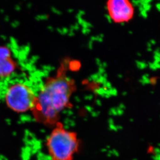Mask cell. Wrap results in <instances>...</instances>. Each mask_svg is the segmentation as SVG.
Listing matches in <instances>:
<instances>
[{
  "label": "cell",
  "instance_id": "1",
  "mask_svg": "<svg viewBox=\"0 0 160 160\" xmlns=\"http://www.w3.org/2000/svg\"><path fill=\"white\" fill-rule=\"evenodd\" d=\"M76 90L74 81L67 76L65 65L57 73L46 79L38 95L32 110L35 120L49 127L59 122L60 113L69 106L71 95Z\"/></svg>",
  "mask_w": 160,
  "mask_h": 160
},
{
  "label": "cell",
  "instance_id": "2",
  "mask_svg": "<svg viewBox=\"0 0 160 160\" xmlns=\"http://www.w3.org/2000/svg\"><path fill=\"white\" fill-rule=\"evenodd\" d=\"M79 146L77 133L65 128L60 122L54 127L46 141L51 160H73Z\"/></svg>",
  "mask_w": 160,
  "mask_h": 160
},
{
  "label": "cell",
  "instance_id": "3",
  "mask_svg": "<svg viewBox=\"0 0 160 160\" xmlns=\"http://www.w3.org/2000/svg\"><path fill=\"white\" fill-rule=\"evenodd\" d=\"M36 95L32 89L23 83H16L8 88L5 94V101L14 112L22 113L32 110Z\"/></svg>",
  "mask_w": 160,
  "mask_h": 160
},
{
  "label": "cell",
  "instance_id": "4",
  "mask_svg": "<svg viewBox=\"0 0 160 160\" xmlns=\"http://www.w3.org/2000/svg\"><path fill=\"white\" fill-rule=\"evenodd\" d=\"M109 18L116 22L128 21L132 17L133 8L128 2L111 0L107 4Z\"/></svg>",
  "mask_w": 160,
  "mask_h": 160
},
{
  "label": "cell",
  "instance_id": "5",
  "mask_svg": "<svg viewBox=\"0 0 160 160\" xmlns=\"http://www.w3.org/2000/svg\"><path fill=\"white\" fill-rule=\"evenodd\" d=\"M16 62L12 57L11 50L6 46H0V78L9 77L16 70Z\"/></svg>",
  "mask_w": 160,
  "mask_h": 160
},
{
  "label": "cell",
  "instance_id": "6",
  "mask_svg": "<svg viewBox=\"0 0 160 160\" xmlns=\"http://www.w3.org/2000/svg\"><path fill=\"white\" fill-rule=\"evenodd\" d=\"M137 64V66L138 68L140 69H144V68H146L147 67V64L145 62H140V61H138L136 62Z\"/></svg>",
  "mask_w": 160,
  "mask_h": 160
},
{
  "label": "cell",
  "instance_id": "7",
  "mask_svg": "<svg viewBox=\"0 0 160 160\" xmlns=\"http://www.w3.org/2000/svg\"><path fill=\"white\" fill-rule=\"evenodd\" d=\"M149 67L151 70H156L157 69V67H156V64L154 63V62L149 63Z\"/></svg>",
  "mask_w": 160,
  "mask_h": 160
},
{
  "label": "cell",
  "instance_id": "8",
  "mask_svg": "<svg viewBox=\"0 0 160 160\" xmlns=\"http://www.w3.org/2000/svg\"><path fill=\"white\" fill-rule=\"evenodd\" d=\"M141 14L142 16V17L144 18H147V12L145 11L144 9H142V11H140Z\"/></svg>",
  "mask_w": 160,
  "mask_h": 160
},
{
  "label": "cell",
  "instance_id": "9",
  "mask_svg": "<svg viewBox=\"0 0 160 160\" xmlns=\"http://www.w3.org/2000/svg\"><path fill=\"white\" fill-rule=\"evenodd\" d=\"M156 7L157 8V9L159 10L160 12V3H159V4H157V5H156Z\"/></svg>",
  "mask_w": 160,
  "mask_h": 160
},
{
  "label": "cell",
  "instance_id": "10",
  "mask_svg": "<svg viewBox=\"0 0 160 160\" xmlns=\"http://www.w3.org/2000/svg\"><path fill=\"white\" fill-rule=\"evenodd\" d=\"M150 43L151 44V45H153V44H156V42L154 40H151L150 42Z\"/></svg>",
  "mask_w": 160,
  "mask_h": 160
}]
</instances>
